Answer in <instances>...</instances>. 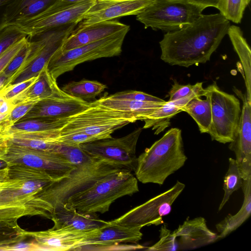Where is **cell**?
Instances as JSON below:
<instances>
[{
	"label": "cell",
	"instance_id": "bcb514c9",
	"mask_svg": "<svg viewBox=\"0 0 251 251\" xmlns=\"http://www.w3.org/2000/svg\"><path fill=\"white\" fill-rule=\"evenodd\" d=\"M10 127L6 120L0 123V159L5 156L7 151L10 139L9 129Z\"/></svg>",
	"mask_w": 251,
	"mask_h": 251
},
{
	"label": "cell",
	"instance_id": "f6af8a7d",
	"mask_svg": "<svg viewBox=\"0 0 251 251\" xmlns=\"http://www.w3.org/2000/svg\"><path fill=\"white\" fill-rule=\"evenodd\" d=\"M33 103H22L15 105L8 114L6 121L11 126L20 121L32 108Z\"/></svg>",
	"mask_w": 251,
	"mask_h": 251
},
{
	"label": "cell",
	"instance_id": "d6986e66",
	"mask_svg": "<svg viewBox=\"0 0 251 251\" xmlns=\"http://www.w3.org/2000/svg\"><path fill=\"white\" fill-rule=\"evenodd\" d=\"M155 0H95L78 26L137 15Z\"/></svg>",
	"mask_w": 251,
	"mask_h": 251
},
{
	"label": "cell",
	"instance_id": "816d5d0a",
	"mask_svg": "<svg viewBox=\"0 0 251 251\" xmlns=\"http://www.w3.org/2000/svg\"><path fill=\"white\" fill-rule=\"evenodd\" d=\"M8 166L0 169V183L8 177Z\"/></svg>",
	"mask_w": 251,
	"mask_h": 251
},
{
	"label": "cell",
	"instance_id": "52a82bcc",
	"mask_svg": "<svg viewBox=\"0 0 251 251\" xmlns=\"http://www.w3.org/2000/svg\"><path fill=\"white\" fill-rule=\"evenodd\" d=\"M130 27L95 42L69 50H58L49 61L47 66L56 79L61 75L74 69L82 63L100 58L119 55Z\"/></svg>",
	"mask_w": 251,
	"mask_h": 251
},
{
	"label": "cell",
	"instance_id": "4316f807",
	"mask_svg": "<svg viewBox=\"0 0 251 251\" xmlns=\"http://www.w3.org/2000/svg\"><path fill=\"white\" fill-rule=\"evenodd\" d=\"M95 101L104 107L130 114L137 121H143L164 103L114 99L109 96L101 97Z\"/></svg>",
	"mask_w": 251,
	"mask_h": 251
},
{
	"label": "cell",
	"instance_id": "f907efd6",
	"mask_svg": "<svg viewBox=\"0 0 251 251\" xmlns=\"http://www.w3.org/2000/svg\"><path fill=\"white\" fill-rule=\"evenodd\" d=\"M86 0H58L56 3L59 5H67L77 3Z\"/></svg>",
	"mask_w": 251,
	"mask_h": 251
},
{
	"label": "cell",
	"instance_id": "74e56055",
	"mask_svg": "<svg viewBox=\"0 0 251 251\" xmlns=\"http://www.w3.org/2000/svg\"><path fill=\"white\" fill-rule=\"evenodd\" d=\"M53 152L63 155L76 166L86 161L91 157L83 151L79 146L57 144Z\"/></svg>",
	"mask_w": 251,
	"mask_h": 251
},
{
	"label": "cell",
	"instance_id": "db71d44e",
	"mask_svg": "<svg viewBox=\"0 0 251 251\" xmlns=\"http://www.w3.org/2000/svg\"><path fill=\"white\" fill-rule=\"evenodd\" d=\"M6 167H8L7 163L5 161L0 159V169Z\"/></svg>",
	"mask_w": 251,
	"mask_h": 251
},
{
	"label": "cell",
	"instance_id": "8fae6325",
	"mask_svg": "<svg viewBox=\"0 0 251 251\" xmlns=\"http://www.w3.org/2000/svg\"><path fill=\"white\" fill-rule=\"evenodd\" d=\"M142 128L125 136L106 138L82 144L79 147L91 157L104 160L124 169L134 171L137 157L136 149Z\"/></svg>",
	"mask_w": 251,
	"mask_h": 251
},
{
	"label": "cell",
	"instance_id": "f35d334b",
	"mask_svg": "<svg viewBox=\"0 0 251 251\" xmlns=\"http://www.w3.org/2000/svg\"><path fill=\"white\" fill-rule=\"evenodd\" d=\"M25 37L27 35L16 25H7L0 32V55L10 46Z\"/></svg>",
	"mask_w": 251,
	"mask_h": 251
},
{
	"label": "cell",
	"instance_id": "7c38bea8",
	"mask_svg": "<svg viewBox=\"0 0 251 251\" xmlns=\"http://www.w3.org/2000/svg\"><path fill=\"white\" fill-rule=\"evenodd\" d=\"M185 187L177 180L168 190L138 205L112 221L128 227L158 226L163 223L162 217L169 214L172 206Z\"/></svg>",
	"mask_w": 251,
	"mask_h": 251
},
{
	"label": "cell",
	"instance_id": "681fc988",
	"mask_svg": "<svg viewBox=\"0 0 251 251\" xmlns=\"http://www.w3.org/2000/svg\"><path fill=\"white\" fill-rule=\"evenodd\" d=\"M188 1L201 7L204 9L208 7L216 8L219 0H188Z\"/></svg>",
	"mask_w": 251,
	"mask_h": 251
},
{
	"label": "cell",
	"instance_id": "3957f363",
	"mask_svg": "<svg viewBox=\"0 0 251 251\" xmlns=\"http://www.w3.org/2000/svg\"><path fill=\"white\" fill-rule=\"evenodd\" d=\"M138 191L136 177L131 171L123 169L107 175L89 188L71 197L65 203L80 213L96 215L108 211L118 199Z\"/></svg>",
	"mask_w": 251,
	"mask_h": 251
},
{
	"label": "cell",
	"instance_id": "5b68a950",
	"mask_svg": "<svg viewBox=\"0 0 251 251\" xmlns=\"http://www.w3.org/2000/svg\"><path fill=\"white\" fill-rule=\"evenodd\" d=\"M137 121L130 114L104 107L94 101L88 108L67 118L58 135L82 133L97 140L110 138L116 130Z\"/></svg>",
	"mask_w": 251,
	"mask_h": 251
},
{
	"label": "cell",
	"instance_id": "d590c367",
	"mask_svg": "<svg viewBox=\"0 0 251 251\" xmlns=\"http://www.w3.org/2000/svg\"><path fill=\"white\" fill-rule=\"evenodd\" d=\"M202 82H197L194 85L180 84L177 82L172 85L169 91L168 101H173L189 96H204L205 89L202 87Z\"/></svg>",
	"mask_w": 251,
	"mask_h": 251
},
{
	"label": "cell",
	"instance_id": "f1b7e54d",
	"mask_svg": "<svg viewBox=\"0 0 251 251\" xmlns=\"http://www.w3.org/2000/svg\"><path fill=\"white\" fill-rule=\"evenodd\" d=\"M242 65L246 88V98L251 101V51L241 29L230 25L227 33Z\"/></svg>",
	"mask_w": 251,
	"mask_h": 251
},
{
	"label": "cell",
	"instance_id": "7dc6e473",
	"mask_svg": "<svg viewBox=\"0 0 251 251\" xmlns=\"http://www.w3.org/2000/svg\"><path fill=\"white\" fill-rule=\"evenodd\" d=\"M37 245L32 241L30 243L20 242L13 245L4 246L0 251H36Z\"/></svg>",
	"mask_w": 251,
	"mask_h": 251
},
{
	"label": "cell",
	"instance_id": "6da1fadb",
	"mask_svg": "<svg viewBox=\"0 0 251 251\" xmlns=\"http://www.w3.org/2000/svg\"><path fill=\"white\" fill-rule=\"evenodd\" d=\"M229 21L220 13L202 15L179 30L167 32L159 42L160 58L171 65L185 67L210 60L227 33Z\"/></svg>",
	"mask_w": 251,
	"mask_h": 251
},
{
	"label": "cell",
	"instance_id": "f5cc1de1",
	"mask_svg": "<svg viewBox=\"0 0 251 251\" xmlns=\"http://www.w3.org/2000/svg\"><path fill=\"white\" fill-rule=\"evenodd\" d=\"M8 80V78L0 74V89L7 83Z\"/></svg>",
	"mask_w": 251,
	"mask_h": 251
},
{
	"label": "cell",
	"instance_id": "ee69618b",
	"mask_svg": "<svg viewBox=\"0 0 251 251\" xmlns=\"http://www.w3.org/2000/svg\"><path fill=\"white\" fill-rule=\"evenodd\" d=\"M28 41L27 37L20 40L0 55V74Z\"/></svg>",
	"mask_w": 251,
	"mask_h": 251
},
{
	"label": "cell",
	"instance_id": "4dcf8cb0",
	"mask_svg": "<svg viewBox=\"0 0 251 251\" xmlns=\"http://www.w3.org/2000/svg\"><path fill=\"white\" fill-rule=\"evenodd\" d=\"M67 118L62 119L36 118L20 121L9 129V135L59 130L66 123Z\"/></svg>",
	"mask_w": 251,
	"mask_h": 251
},
{
	"label": "cell",
	"instance_id": "ac0fdd59",
	"mask_svg": "<svg viewBox=\"0 0 251 251\" xmlns=\"http://www.w3.org/2000/svg\"><path fill=\"white\" fill-rule=\"evenodd\" d=\"M233 90L243 101L240 122L234 140L228 148L236 156L243 179L251 176V101L236 88Z\"/></svg>",
	"mask_w": 251,
	"mask_h": 251
},
{
	"label": "cell",
	"instance_id": "e575fe53",
	"mask_svg": "<svg viewBox=\"0 0 251 251\" xmlns=\"http://www.w3.org/2000/svg\"><path fill=\"white\" fill-rule=\"evenodd\" d=\"M17 222L0 221V250L1 248L21 242L26 236Z\"/></svg>",
	"mask_w": 251,
	"mask_h": 251
},
{
	"label": "cell",
	"instance_id": "836d02e7",
	"mask_svg": "<svg viewBox=\"0 0 251 251\" xmlns=\"http://www.w3.org/2000/svg\"><path fill=\"white\" fill-rule=\"evenodd\" d=\"M251 0H219L216 8L227 20L240 23Z\"/></svg>",
	"mask_w": 251,
	"mask_h": 251
},
{
	"label": "cell",
	"instance_id": "ab89813d",
	"mask_svg": "<svg viewBox=\"0 0 251 251\" xmlns=\"http://www.w3.org/2000/svg\"><path fill=\"white\" fill-rule=\"evenodd\" d=\"M114 99L126 100L155 103H165L166 101L145 92L130 90L118 92L109 96Z\"/></svg>",
	"mask_w": 251,
	"mask_h": 251
},
{
	"label": "cell",
	"instance_id": "2e32d148",
	"mask_svg": "<svg viewBox=\"0 0 251 251\" xmlns=\"http://www.w3.org/2000/svg\"><path fill=\"white\" fill-rule=\"evenodd\" d=\"M91 102L75 98L59 87L50 97L35 103L20 120L68 118L88 108Z\"/></svg>",
	"mask_w": 251,
	"mask_h": 251
},
{
	"label": "cell",
	"instance_id": "d4e9b609",
	"mask_svg": "<svg viewBox=\"0 0 251 251\" xmlns=\"http://www.w3.org/2000/svg\"><path fill=\"white\" fill-rule=\"evenodd\" d=\"M242 188L244 201L239 211L234 215L228 214L216 225L219 239L228 236L241 226L251 214V176L243 180Z\"/></svg>",
	"mask_w": 251,
	"mask_h": 251
},
{
	"label": "cell",
	"instance_id": "9c48e42d",
	"mask_svg": "<svg viewBox=\"0 0 251 251\" xmlns=\"http://www.w3.org/2000/svg\"><path fill=\"white\" fill-rule=\"evenodd\" d=\"M210 98L212 122L208 134L212 140L226 144L234 140L238 129L241 108L234 95L221 90L216 82L205 88Z\"/></svg>",
	"mask_w": 251,
	"mask_h": 251
},
{
	"label": "cell",
	"instance_id": "277c9868",
	"mask_svg": "<svg viewBox=\"0 0 251 251\" xmlns=\"http://www.w3.org/2000/svg\"><path fill=\"white\" fill-rule=\"evenodd\" d=\"M123 169L104 160L91 157L77 165L67 177L50 184L37 196L49 202L54 209L107 175Z\"/></svg>",
	"mask_w": 251,
	"mask_h": 251
},
{
	"label": "cell",
	"instance_id": "9a60e30c",
	"mask_svg": "<svg viewBox=\"0 0 251 251\" xmlns=\"http://www.w3.org/2000/svg\"><path fill=\"white\" fill-rule=\"evenodd\" d=\"M96 229L79 230L70 228L52 227L44 231H25L37 245L36 251L81 250L88 244V240Z\"/></svg>",
	"mask_w": 251,
	"mask_h": 251
},
{
	"label": "cell",
	"instance_id": "83f0119b",
	"mask_svg": "<svg viewBox=\"0 0 251 251\" xmlns=\"http://www.w3.org/2000/svg\"><path fill=\"white\" fill-rule=\"evenodd\" d=\"M58 0H13L5 12L6 25L34 16L44 11Z\"/></svg>",
	"mask_w": 251,
	"mask_h": 251
},
{
	"label": "cell",
	"instance_id": "60d3db41",
	"mask_svg": "<svg viewBox=\"0 0 251 251\" xmlns=\"http://www.w3.org/2000/svg\"><path fill=\"white\" fill-rule=\"evenodd\" d=\"M29 51V42L28 40L0 74L8 78L9 80L22 66L27 57Z\"/></svg>",
	"mask_w": 251,
	"mask_h": 251
},
{
	"label": "cell",
	"instance_id": "b9f144b4",
	"mask_svg": "<svg viewBox=\"0 0 251 251\" xmlns=\"http://www.w3.org/2000/svg\"><path fill=\"white\" fill-rule=\"evenodd\" d=\"M39 75L32 77L21 82L2 88L0 89V97L7 100H10L34 83Z\"/></svg>",
	"mask_w": 251,
	"mask_h": 251
},
{
	"label": "cell",
	"instance_id": "8992f818",
	"mask_svg": "<svg viewBox=\"0 0 251 251\" xmlns=\"http://www.w3.org/2000/svg\"><path fill=\"white\" fill-rule=\"evenodd\" d=\"M203 10L188 0H155L136 15V20L145 28L167 33L192 24L202 15Z\"/></svg>",
	"mask_w": 251,
	"mask_h": 251
},
{
	"label": "cell",
	"instance_id": "1f68e13d",
	"mask_svg": "<svg viewBox=\"0 0 251 251\" xmlns=\"http://www.w3.org/2000/svg\"><path fill=\"white\" fill-rule=\"evenodd\" d=\"M106 88L105 84L96 80L82 79L71 81L61 89L71 96L86 100L94 99Z\"/></svg>",
	"mask_w": 251,
	"mask_h": 251
},
{
	"label": "cell",
	"instance_id": "5bb4252c",
	"mask_svg": "<svg viewBox=\"0 0 251 251\" xmlns=\"http://www.w3.org/2000/svg\"><path fill=\"white\" fill-rule=\"evenodd\" d=\"M53 207L37 195L23 196L0 185V221L15 222L24 216L41 215L51 219Z\"/></svg>",
	"mask_w": 251,
	"mask_h": 251
},
{
	"label": "cell",
	"instance_id": "cb8c5ba5",
	"mask_svg": "<svg viewBox=\"0 0 251 251\" xmlns=\"http://www.w3.org/2000/svg\"><path fill=\"white\" fill-rule=\"evenodd\" d=\"M37 80L14 98L8 100L15 106L22 103L35 104L51 96L58 87L56 79L50 73L47 65L39 74Z\"/></svg>",
	"mask_w": 251,
	"mask_h": 251
},
{
	"label": "cell",
	"instance_id": "d6a6232c",
	"mask_svg": "<svg viewBox=\"0 0 251 251\" xmlns=\"http://www.w3.org/2000/svg\"><path fill=\"white\" fill-rule=\"evenodd\" d=\"M229 167L224 179V195L219 206L218 211L222 209L234 192L241 188L243 178L235 159L229 158Z\"/></svg>",
	"mask_w": 251,
	"mask_h": 251
},
{
	"label": "cell",
	"instance_id": "7bdbcfd3",
	"mask_svg": "<svg viewBox=\"0 0 251 251\" xmlns=\"http://www.w3.org/2000/svg\"><path fill=\"white\" fill-rule=\"evenodd\" d=\"M97 140L95 137L82 133L58 135L54 139L56 144L79 146L80 144Z\"/></svg>",
	"mask_w": 251,
	"mask_h": 251
},
{
	"label": "cell",
	"instance_id": "7402d4cb",
	"mask_svg": "<svg viewBox=\"0 0 251 251\" xmlns=\"http://www.w3.org/2000/svg\"><path fill=\"white\" fill-rule=\"evenodd\" d=\"M141 226L128 227L112 223L96 229L86 247H110L120 243H137L142 239ZM83 248L82 249H84Z\"/></svg>",
	"mask_w": 251,
	"mask_h": 251
},
{
	"label": "cell",
	"instance_id": "f546056e",
	"mask_svg": "<svg viewBox=\"0 0 251 251\" xmlns=\"http://www.w3.org/2000/svg\"><path fill=\"white\" fill-rule=\"evenodd\" d=\"M206 99L203 100L197 96L191 99L182 109L181 112L188 113L197 124L201 133H208L212 122L210 100L206 93Z\"/></svg>",
	"mask_w": 251,
	"mask_h": 251
},
{
	"label": "cell",
	"instance_id": "7a4b0ae2",
	"mask_svg": "<svg viewBox=\"0 0 251 251\" xmlns=\"http://www.w3.org/2000/svg\"><path fill=\"white\" fill-rule=\"evenodd\" d=\"M187 159L181 130L172 128L137 157L135 177L142 183L162 185Z\"/></svg>",
	"mask_w": 251,
	"mask_h": 251
},
{
	"label": "cell",
	"instance_id": "484cf974",
	"mask_svg": "<svg viewBox=\"0 0 251 251\" xmlns=\"http://www.w3.org/2000/svg\"><path fill=\"white\" fill-rule=\"evenodd\" d=\"M197 96H189L173 101H167L160 107L144 119L143 128H151L154 134H159L171 124V119L178 113L193 98Z\"/></svg>",
	"mask_w": 251,
	"mask_h": 251
},
{
	"label": "cell",
	"instance_id": "4fadbf2b",
	"mask_svg": "<svg viewBox=\"0 0 251 251\" xmlns=\"http://www.w3.org/2000/svg\"><path fill=\"white\" fill-rule=\"evenodd\" d=\"M1 159L5 161L8 166L20 164L45 171L56 181L67 177L76 167L58 153L33 149L10 142L6 155Z\"/></svg>",
	"mask_w": 251,
	"mask_h": 251
},
{
	"label": "cell",
	"instance_id": "30bf717a",
	"mask_svg": "<svg viewBox=\"0 0 251 251\" xmlns=\"http://www.w3.org/2000/svg\"><path fill=\"white\" fill-rule=\"evenodd\" d=\"M95 1V0H86L67 5H59L55 2L41 13L11 25L18 26L28 38L31 39L66 25L78 24Z\"/></svg>",
	"mask_w": 251,
	"mask_h": 251
},
{
	"label": "cell",
	"instance_id": "44dd1931",
	"mask_svg": "<svg viewBox=\"0 0 251 251\" xmlns=\"http://www.w3.org/2000/svg\"><path fill=\"white\" fill-rule=\"evenodd\" d=\"M173 232L178 238V250L195 249L219 240L218 234L208 227L205 219L202 217L187 219Z\"/></svg>",
	"mask_w": 251,
	"mask_h": 251
},
{
	"label": "cell",
	"instance_id": "ba28073f",
	"mask_svg": "<svg viewBox=\"0 0 251 251\" xmlns=\"http://www.w3.org/2000/svg\"><path fill=\"white\" fill-rule=\"evenodd\" d=\"M77 25H66L31 38L29 40V51L27 57L18 71L2 88L38 76L52 55L61 48Z\"/></svg>",
	"mask_w": 251,
	"mask_h": 251
},
{
	"label": "cell",
	"instance_id": "ffe728a7",
	"mask_svg": "<svg viewBox=\"0 0 251 251\" xmlns=\"http://www.w3.org/2000/svg\"><path fill=\"white\" fill-rule=\"evenodd\" d=\"M129 27L116 20L78 26L65 39L60 50L67 51L95 42Z\"/></svg>",
	"mask_w": 251,
	"mask_h": 251
},
{
	"label": "cell",
	"instance_id": "e0dca14e",
	"mask_svg": "<svg viewBox=\"0 0 251 251\" xmlns=\"http://www.w3.org/2000/svg\"><path fill=\"white\" fill-rule=\"evenodd\" d=\"M56 181L47 172L24 165L8 166L7 178L1 186L14 193L24 196H35Z\"/></svg>",
	"mask_w": 251,
	"mask_h": 251
},
{
	"label": "cell",
	"instance_id": "603a6c76",
	"mask_svg": "<svg viewBox=\"0 0 251 251\" xmlns=\"http://www.w3.org/2000/svg\"><path fill=\"white\" fill-rule=\"evenodd\" d=\"M51 220L55 228H70L88 230L102 227L109 224L98 218L97 215L86 214L65 203L54 209Z\"/></svg>",
	"mask_w": 251,
	"mask_h": 251
},
{
	"label": "cell",
	"instance_id": "c3c4849f",
	"mask_svg": "<svg viewBox=\"0 0 251 251\" xmlns=\"http://www.w3.org/2000/svg\"><path fill=\"white\" fill-rule=\"evenodd\" d=\"M13 0H0V32L6 26L5 12L8 5Z\"/></svg>",
	"mask_w": 251,
	"mask_h": 251
},
{
	"label": "cell",
	"instance_id": "8d00e7d4",
	"mask_svg": "<svg viewBox=\"0 0 251 251\" xmlns=\"http://www.w3.org/2000/svg\"><path fill=\"white\" fill-rule=\"evenodd\" d=\"M159 240L146 250L150 251H178V242L176 236L165 225L161 226L159 230Z\"/></svg>",
	"mask_w": 251,
	"mask_h": 251
}]
</instances>
